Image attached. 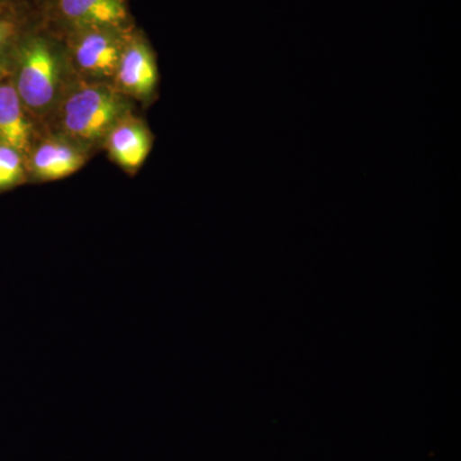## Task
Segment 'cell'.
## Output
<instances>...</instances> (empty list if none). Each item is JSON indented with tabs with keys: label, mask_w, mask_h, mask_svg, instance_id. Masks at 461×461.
Here are the masks:
<instances>
[{
	"label": "cell",
	"mask_w": 461,
	"mask_h": 461,
	"mask_svg": "<svg viewBox=\"0 0 461 461\" xmlns=\"http://www.w3.org/2000/svg\"><path fill=\"white\" fill-rule=\"evenodd\" d=\"M132 113L130 99L111 83L74 77L67 83L48 123L54 131L93 151L124 115Z\"/></svg>",
	"instance_id": "cell-1"
},
{
	"label": "cell",
	"mask_w": 461,
	"mask_h": 461,
	"mask_svg": "<svg viewBox=\"0 0 461 461\" xmlns=\"http://www.w3.org/2000/svg\"><path fill=\"white\" fill-rule=\"evenodd\" d=\"M67 63L47 39L36 36L21 45L12 78L32 120L47 123L66 86Z\"/></svg>",
	"instance_id": "cell-2"
},
{
	"label": "cell",
	"mask_w": 461,
	"mask_h": 461,
	"mask_svg": "<svg viewBox=\"0 0 461 461\" xmlns=\"http://www.w3.org/2000/svg\"><path fill=\"white\" fill-rule=\"evenodd\" d=\"M123 29L75 30L68 42L67 67L74 77L111 83L130 36Z\"/></svg>",
	"instance_id": "cell-3"
},
{
	"label": "cell",
	"mask_w": 461,
	"mask_h": 461,
	"mask_svg": "<svg viewBox=\"0 0 461 461\" xmlns=\"http://www.w3.org/2000/svg\"><path fill=\"white\" fill-rule=\"evenodd\" d=\"M91 150L59 133L50 132L33 141L26 157L29 177L39 182L57 181L80 171Z\"/></svg>",
	"instance_id": "cell-4"
},
{
	"label": "cell",
	"mask_w": 461,
	"mask_h": 461,
	"mask_svg": "<svg viewBox=\"0 0 461 461\" xmlns=\"http://www.w3.org/2000/svg\"><path fill=\"white\" fill-rule=\"evenodd\" d=\"M158 84L156 54L144 39L130 36L112 85L127 99L147 103L156 98Z\"/></svg>",
	"instance_id": "cell-5"
},
{
	"label": "cell",
	"mask_w": 461,
	"mask_h": 461,
	"mask_svg": "<svg viewBox=\"0 0 461 461\" xmlns=\"http://www.w3.org/2000/svg\"><path fill=\"white\" fill-rule=\"evenodd\" d=\"M153 135L147 124L132 113L114 124L103 142L109 157L123 171L135 173L144 165L153 148Z\"/></svg>",
	"instance_id": "cell-6"
},
{
	"label": "cell",
	"mask_w": 461,
	"mask_h": 461,
	"mask_svg": "<svg viewBox=\"0 0 461 461\" xmlns=\"http://www.w3.org/2000/svg\"><path fill=\"white\" fill-rule=\"evenodd\" d=\"M35 141V127L16 87L11 81L0 83V144L16 149L23 157Z\"/></svg>",
	"instance_id": "cell-7"
},
{
	"label": "cell",
	"mask_w": 461,
	"mask_h": 461,
	"mask_svg": "<svg viewBox=\"0 0 461 461\" xmlns=\"http://www.w3.org/2000/svg\"><path fill=\"white\" fill-rule=\"evenodd\" d=\"M60 17L72 30L123 29L129 9L126 0H58Z\"/></svg>",
	"instance_id": "cell-8"
},
{
	"label": "cell",
	"mask_w": 461,
	"mask_h": 461,
	"mask_svg": "<svg viewBox=\"0 0 461 461\" xmlns=\"http://www.w3.org/2000/svg\"><path fill=\"white\" fill-rule=\"evenodd\" d=\"M27 178L26 158L16 149L0 144V193L25 184Z\"/></svg>",
	"instance_id": "cell-9"
},
{
	"label": "cell",
	"mask_w": 461,
	"mask_h": 461,
	"mask_svg": "<svg viewBox=\"0 0 461 461\" xmlns=\"http://www.w3.org/2000/svg\"><path fill=\"white\" fill-rule=\"evenodd\" d=\"M16 33L17 27L14 21L0 14V77L7 69L9 51L14 47Z\"/></svg>",
	"instance_id": "cell-10"
}]
</instances>
